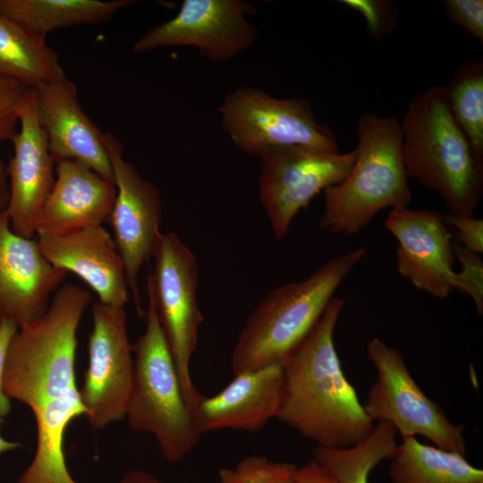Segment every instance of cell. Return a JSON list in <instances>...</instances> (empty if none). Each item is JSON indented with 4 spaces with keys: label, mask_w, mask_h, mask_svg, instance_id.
<instances>
[{
    "label": "cell",
    "mask_w": 483,
    "mask_h": 483,
    "mask_svg": "<svg viewBox=\"0 0 483 483\" xmlns=\"http://www.w3.org/2000/svg\"><path fill=\"white\" fill-rule=\"evenodd\" d=\"M91 301L72 283L54 292L46 312L18 328L10 343L3 381L11 400L26 404L37 427L34 457L17 483H76L65 462L70 423L86 416L76 384L77 330Z\"/></svg>",
    "instance_id": "cell-1"
},
{
    "label": "cell",
    "mask_w": 483,
    "mask_h": 483,
    "mask_svg": "<svg viewBox=\"0 0 483 483\" xmlns=\"http://www.w3.org/2000/svg\"><path fill=\"white\" fill-rule=\"evenodd\" d=\"M344 304L334 296L316 325L282 361L275 418L325 448L356 445L375 426L347 380L334 344Z\"/></svg>",
    "instance_id": "cell-2"
},
{
    "label": "cell",
    "mask_w": 483,
    "mask_h": 483,
    "mask_svg": "<svg viewBox=\"0 0 483 483\" xmlns=\"http://www.w3.org/2000/svg\"><path fill=\"white\" fill-rule=\"evenodd\" d=\"M408 178L436 192L450 213L473 216L483 188V161L453 119L444 86L432 85L410 102L402 123Z\"/></svg>",
    "instance_id": "cell-3"
},
{
    "label": "cell",
    "mask_w": 483,
    "mask_h": 483,
    "mask_svg": "<svg viewBox=\"0 0 483 483\" xmlns=\"http://www.w3.org/2000/svg\"><path fill=\"white\" fill-rule=\"evenodd\" d=\"M357 136L349 174L324 191L319 226L332 233L356 234L381 210L408 208L411 200L398 121L364 113L358 120Z\"/></svg>",
    "instance_id": "cell-4"
},
{
    "label": "cell",
    "mask_w": 483,
    "mask_h": 483,
    "mask_svg": "<svg viewBox=\"0 0 483 483\" xmlns=\"http://www.w3.org/2000/svg\"><path fill=\"white\" fill-rule=\"evenodd\" d=\"M365 254L364 248L353 250L326 262L308 278L267 293L238 336L231 360L233 375L283 361L316 325Z\"/></svg>",
    "instance_id": "cell-5"
},
{
    "label": "cell",
    "mask_w": 483,
    "mask_h": 483,
    "mask_svg": "<svg viewBox=\"0 0 483 483\" xmlns=\"http://www.w3.org/2000/svg\"><path fill=\"white\" fill-rule=\"evenodd\" d=\"M148 297L146 330L133 344V377L125 417L132 430L152 434L165 460L174 463L193 450L200 435L155 303Z\"/></svg>",
    "instance_id": "cell-6"
},
{
    "label": "cell",
    "mask_w": 483,
    "mask_h": 483,
    "mask_svg": "<svg viewBox=\"0 0 483 483\" xmlns=\"http://www.w3.org/2000/svg\"><path fill=\"white\" fill-rule=\"evenodd\" d=\"M218 112L222 128L247 155L259 157L271 148L292 145L339 152L334 131L317 121L305 98H277L244 86L225 96Z\"/></svg>",
    "instance_id": "cell-7"
},
{
    "label": "cell",
    "mask_w": 483,
    "mask_h": 483,
    "mask_svg": "<svg viewBox=\"0 0 483 483\" xmlns=\"http://www.w3.org/2000/svg\"><path fill=\"white\" fill-rule=\"evenodd\" d=\"M153 258L155 267L148 276L147 292L155 303L191 411L202 396L192 383L190 369L203 322L197 301L198 261L174 233H161Z\"/></svg>",
    "instance_id": "cell-8"
},
{
    "label": "cell",
    "mask_w": 483,
    "mask_h": 483,
    "mask_svg": "<svg viewBox=\"0 0 483 483\" xmlns=\"http://www.w3.org/2000/svg\"><path fill=\"white\" fill-rule=\"evenodd\" d=\"M367 356L377 373L363 404L367 416L373 422L391 423L402 439L423 436L436 447L465 455L463 425L453 424L442 407L425 394L401 352L374 337L367 345Z\"/></svg>",
    "instance_id": "cell-9"
},
{
    "label": "cell",
    "mask_w": 483,
    "mask_h": 483,
    "mask_svg": "<svg viewBox=\"0 0 483 483\" xmlns=\"http://www.w3.org/2000/svg\"><path fill=\"white\" fill-rule=\"evenodd\" d=\"M355 149L341 154L292 145L271 148L259 157V199L276 239L293 218L326 189L340 183L355 161Z\"/></svg>",
    "instance_id": "cell-10"
},
{
    "label": "cell",
    "mask_w": 483,
    "mask_h": 483,
    "mask_svg": "<svg viewBox=\"0 0 483 483\" xmlns=\"http://www.w3.org/2000/svg\"><path fill=\"white\" fill-rule=\"evenodd\" d=\"M89 336V363L80 390L86 417L94 429L122 420L132 385L134 361L124 307L96 302Z\"/></svg>",
    "instance_id": "cell-11"
},
{
    "label": "cell",
    "mask_w": 483,
    "mask_h": 483,
    "mask_svg": "<svg viewBox=\"0 0 483 483\" xmlns=\"http://www.w3.org/2000/svg\"><path fill=\"white\" fill-rule=\"evenodd\" d=\"M255 13V6L243 0H184L174 18L149 29L132 49L141 54L193 47L212 62H225L255 42L257 26L247 18Z\"/></svg>",
    "instance_id": "cell-12"
},
{
    "label": "cell",
    "mask_w": 483,
    "mask_h": 483,
    "mask_svg": "<svg viewBox=\"0 0 483 483\" xmlns=\"http://www.w3.org/2000/svg\"><path fill=\"white\" fill-rule=\"evenodd\" d=\"M112 165L116 197L108 223L122 257L129 291L137 311L141 309L138 277L143 265L153 257L162 233V201L158 190L144 179L134 165L124 159L123 145L110 132H104Z\"/></svg>",
    "instance_id": "cell-13"
},
{
    "label": "cell",
    "mask_w": 483,
    "mask_h": 483,
    "mask_svg": "<svg viewBox=\"0 0 483 483\" xmlns=\"http://www.w3.org/2000/svg\"><path fill=\"white\" fill-rule=\"evenodd\" d=\"M19 130L11 140L13 154L6 165L9 200L5 208L13 231L33 239L55 172L46 133L40 125L35 89H29L16 109Z\"/></svg>",
    "instance_id": "cell-14"
},
{
    "label": "cell",
    "mask_w": 483,
    "mask_h": 483,
    "mask_svg": "<svg viewBox=\"0 0 483 483\" xmlns=\"http://www.w3.org/2000/svg\"><path fill=\"white\" fill-rule=\"evenodd\" d=\"M385 226L398 242V273L418 290L447 298L453 291L455 255L443 215L432 209L394 208Z\"/></svg>",
    "instance_id": "cell-15"
},
{
    "label": "cell",
    "mask_w": 483,
    "mask_h": 483,
    "mask_svg": "<svg viewBox=\"0 0 483 483\" xmlns=\"http://www.w3.org/2000/svg\"><path fill=\"white\" fill-rule=\"evenodd\" d=\"M66 275L47 260L37 240L15 233L0 210V323L19 328L39 318Z\"/></svg>",
    "instance_id": "cell-16"
},
{
    "label": "cell",
    "mask_w": 483,
    "mask_h": 483,
    "mask_svg": "<svg viewBox=\"0 0 483 483\" xmlns=\"http://www.w3.org/2000/svg\"><path fill=\"white\" fill-rule=\"evenodd\" d=\"M37 110L53 162L76 161L114 182L104 132L84 113L66 76L35 89Z\"/></svg>",
    "instance_id": "cell-17"
},
{
    "label": "cell",
    "mask_w": 483,
    "mask_h": 483,
    "mask_svg": "<svg viewBox=\"0 0 483 483\" xmlns=\"http://www.w3.org/2000/svg\"><path fill=\"white\" fill-rule=\"evenodd\" d=\"M37 236L44 257L52 266L79 276L96 292L99 302L125 306L129 288L123 262L114 238L102 225Z\"/></svg>",
    "instance_id": "cell-18"
},
{
    "label": "cell",
    "mask_w": 483,
    "mask_h": 483,
    "mask_svg": "<svg viewBox=\"0 0 483 483\" xmlns=\"http://www.w3.org/2000/svg\"><path fill=\"white\" fill-rule=\"evenodd\" d=\"M282 381V361L234 375L224 389L210 397L202 395L191 409L198 433L263 428L276 417Z\"/></svg>",
    "instance_id": "cell-19"
},
{
    "label": "cell",
    "mask_w": 483,
    "mask_h": 483,
    "mask_svg": "<svg viewBox=\"0 0 483 483\" xmlns=\"http://www.w3.org/2000/svg\"><path fill=\"white\" fill-rule=\"evenodd\" d=\"M55 172L36 235L64 234L108 223L116 197L114 182L76 161L60 162Z\"/></svg>",
    "instance_id": "cell-20"
},
{
    "label": "cell",
    "mask_w": 483,
    "mask_h": 483,
    "mask_svg": "<svg viewBox=\"0 0 483 483\" xmlns=\"http://www.w3.org/2000/svg\"><path fill=\"white\" fill-rule=\"evenodd\" d=\"M133 0H0V13L45 38L52 30L108 21Z\"/></svg>",
    "instance_id": "cell-21"
},
{
    "label": "cell",
    "mask_w": 483,
    "mask_h": 483,
    "mask_svg": "<svg viewBox=\"0 0 483 483\" xmlns=\"http://www.w3.org/2000/svg\"><path fill=\"white\" fill-rule=\"evenodd\" d=\"M64 76L57 53L45 38L0 13V78L36 89Z\"/></svg>",
    "instance_id": "cell-22"
},
{
    "label": "cell",
    "mask_w": 483,
    "mask_h": 483,
    "mask_svg": "<svg viewBox=\"0 0 483 483\" xmlns=\"http://www.w3.org/2000/svg\"><path fill=\"white\" fill-rule=\"evenodd\" d=\"M392 483H483V470L465 455L403 438L390 459Z\"/></svg>",
    "instance_id": "cell-23"
},
{
    "label": "cell",
    "mask_w": 483,
    "mask_h": 483,
    "mask_svg": "<svg viewBox=\"0 0 483 483\" xmlns=\"http://www.w3.org/2000/svg\"><path fill=\"white\" fill-rule=\"evenodd\" d=\"M397 435L391 423L378 421L372 432L356 445L345 448L316 446L314 461L337 483H369L370 471L395 453Z\"/></svg>",
    "instance_id": "cell-24"
},
{
    "label": "cell",
    "mask_w": 483,
    "mask_h": 483,
    "mask_svg": "<svg viewBox=\"0 0 483 483\" xmlns=\"http://www.w3.org/2000/svg\"><path fill=\"white\" fill-rule=\"evenodd\" d=\"M452 115L483 161V61H466L444 86Z\"/></svg>",
    "instance_id": "cell-25"
},
{
    "label": "cell",
    "mask_w": 483,
    "mask_h": 483,
    "mask_svg": "<svg viewBox=\"0 0 483 483\" xmlns=\"http://www.w3.org/2000/svg\"><path fill=\"white\" fill-rule=\"evenodd\" d=\"M296 466L250 455L218 472V483H295Z\"/></svg>",
    "instance_id": "cell-26"
},
{
    "label": "cell",
    "mask_w": 483,
    "mask_h": 483,
    "mask_svg": "<svg viewBox=\"0 0 483 483\" xmlns=\"http://www.w3.org/2000/svg\"><path fill=\"white\" fill-rule=\"evenodd\" d=\"M455 258L462 265L455 272L453 289L470 296L475 304L478 315L483 314V262L479 255L461 244L453 245Z\"/></svg>",
    "instance_id": "cell-27"
},
{
    "label": "cell",
    "mask_w": 483,
    "mask_h": 483,
    "mask_svg": "<svg viewBox=\"0 0 483 483\" xmlns=\"http://www.w3.org/2000/svg\"><path fill=\"white\" fill-rule=\"evenodd\" d=\"M345 6L360 13L369 34L383 38L392 32L397 21V9L389 0H342Z\"/></svg>",
    "instance_id": "cell-28"
},
{
    "label": "cell",
    "mask_w": 483,
    "mask_h": 483,
    "mask_svg": "<svg viewBox=\"0 0 483 483\" xmlns=\"http://www.w3.org/2000/svg\"><path fill=\"white\" fill-rule=\"evenodd\" d=\"M29 89L18 81L0 78V142L11 141L16 134L19 124L16 109Z\"/></svg>",
    "instance_id": "cell-29"
},
{
    "label": "cell",
    "mask_w": 483,
    "mask_h": 483,
    "mask_svg": "<svg viewBox=\"0 0 483 483\" xmlns=\"http://www.w3.org/2000/svg\"><path fill=\"white\" fill-rule=\"evenodd\" d=\"M445 14L449 21L483 42L482 0H446Z\"/></svg>",
    "instance_id": "cell-30"
},
{
    "label": "cell",
    "mask_w": 483,
    "mask_h": 483,
    "mask_svg": "<svg viewBox=\"0 0 483 483\" xmlns=\"http://www.w3.org/2000/svg\"><path fill=\"white\" fill-rule=\"evenodd\" d=\"M448 225H452L458 235L461 245L467 250L481 255L483 253V220L449 213L443 215Z\"/></svg>",
    "instance_id": "cell-31"
},
{
    "label": "cell",
    "mask_w": 483,
    "mask_h": 483,
    "mask_svg": "<svg viewBox=\"0 0 483 483\" xmlns=\"http://www.w3.org/2000/svg\"><path fill=\"white\" fill-rule=\"evenodd\" d=\"M18 326L11 321L0 323V418L4 419L11 411L10 399L4 392L3 381L8 349Z\"/></svg>",
    "instance_id": "cell-32"
},
{
    "label": "cell",
    "mask_w": 483,
    "mask_h": 483,
    "mask_svg": "<svg viewBox=\"0 0 483 483\" xmlns=\"http://www.w3.org/2000/svg\"><path fill=\"white\" fill-rule=\"evenodd\" d=\"M295 483H337L335 479L316 461L296 468Z\"/></svg>",
    "instance_id": "cell-33"
},
{
    "label": "cell",
    "mask_w": 483,
    "mask_h": 483,
    "mask_svg": "<svg viewBox=\"0 0 483 483\" xmlns=\"http://www.w3.org/2000/svg\"><path fill=\"white\" fill-rule=\"evenodd\" d=\"M120 483H161L151 474L139 470L127 472L121 479Z\"/></svg>",
    "instance_id": "cell-34"
},
{
    "label": "cell",
    "mask_w": 483,
    "mask_h": 483,
    "mask_svg": "<svg viewBox=\"0 0 483 483\" xmlns=\"http://www.w3.org/2000/svg\"><path fill=\"white\" fill-rule=\"evenodd\" d=\"M9 200V187L6 165L0 159V210L6 208Z\"/></svg>",
    "instance_id": "cell-35"
},
{
    "label": "cell",
    "mask_w": 483,
    "mask_h": 483,
    "mask_svg": "<svg viewBox=\"0 0 483 483\" xmlns=\"http://www.w3.org/2000/svg\"><path fill=\"white\" fill-rule=\"evenodd\" d=\"M3 421H4V419L0 418V427ZM21 446H22L21 443L17 442V441L6 440L0 435V454L19 449Z\"/></svg>",
    "instance_id": "cell-36"
}]
</instances>
